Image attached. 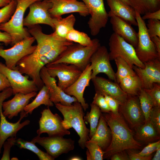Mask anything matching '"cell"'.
Segmentation results:
<instances>
[{"label": "cell", "mask_w": 160, "mask_h": 160, "mask_svg": "<svg viewBox=\"0 0 160 160\" xmlns=\"http://www.w3.org/2000/svg\"><path fill=\"white\" fill-rule=\"evenodd\" d=\"M91 110L87 112L84 116L85 121L89 123L90 126L89 137L90 139L95 133L101 114L99 108L96 105L92 103L90 105Z\"/></svg>", "instance_id": "cell-31"}, {"label": "cell", "mask_w": 160, "mask_h": 160, "mask_svg": "<svg viewBox=\"0 0 160 160\" xmlns=\"http://www.w3.org/2000/svg\"><path fill=\"white\" fill-rule=\"evenodd\" d=\"M118 84L124 92L132 95L138 96L143 89L141 81L137 74L124 78Z\"/></svg>", "instance_id": "cell-29"}, {"label": "cell", "mask_w": 160, "mask_h": 160, "mask_svg": "<svg viewBox=\"0 0 160 160\" xmlns=\"http://www.w3.org/2000/svg\"><path fill=\"white\" fill-rule=\"evenodd\" d=\"M111 137L110 129L101 113L96 131L89 140L96 143L105 151L110 144Z\"/></svg>", "instance_id": "cell-26"}, {"label": "cell", "mask_w": 160, "mask_h": 160, "mask_svg": "<svg viewBox=\"0 0 160 160\" xmlns=\"http://www.w3.org/2000/svg\"><path fill=\"white\" fill-rule=\"evenodd\" d=\"M16 136H12L8 138L7 141H5L3 145L4 150L1 160H10V152L11 148L16 143Z\"/></svg>", "instance_id": "cell-43"}, {"label": "cell", "mask_w": 160, "mask_h": 160, "mask_svg": "<svg viewBox=\"0 0 160 160\" xmlns=\"http://www.w3.org/2000/svg\"><path fill=\"white\" fill-rule=\"evenodd\" d=\"M149 120L160 134V107L154 106L150 113Z\"/></svg>", "instance_id": "cell-42"}, {"label": "cell", "mask_w": 160, "mask_h": 160, "mask_svg": "<svg viewBox=\"0 0 160 160\" xmlns=\"http://www.w3.org/2000/svg\"><path fill=\"white\" fill-rule=\"evenodd\" d=\"M111 160H129L128 155L125 151L115 153L110 157Z\"/></svg>", "instance_id": "cell-48"}, {"label": "cell", "mask_w": 160, "mask_h": 160, "mask_svg": "<svg viewBox=\"0 0 160 160\" xmlns=\"http://www.w3.org/2000/svg\"><path fill=\"white\" fill-rule=\"evenodd\" d=\"M64 63L48 64L45 67L50 76L57 77L58 86L64 91L73 84L80 76L82 71L77 66Z\"/></svg>", "instance_id": "cell-9"}, {"label": "cell", "mask_w": 160, "mask_h": 160, "mask_svg": "<svg viewBox=\"0 0 160 160\" xmlns=\"http://www.w3.org/2000/svg\"><path fill=\"white\" fill-rule=\"evenodd\" d=\"M108 45L111 60L120 57L124 60L132 68L133 65L142 68L144 67V63L137 57L133 46L114 33L109 38Z\"/></svg>", "instance_id": "cell-7"}, {"label": "cell", "mask_w": 160, "mask_h": 160, "mask_svg": "<svg viewBox=\"0 0 160 160\" xmlns=\"http://www.w3.org/2000/svg\"><path fill=\"white\" fill-rule=\"evenodd\" d=\"M131 6L140 15L160 9V0H128Z\"/></svg>", "instance_id": "cell-30"}, {"label": "cell", "mask_w": 160, "mask_h": 160, "mask_svg": "<svg viewBox=\"0 0 160 160\" xmlns=\"http://www.w3.org/2000/svg\"><path fill=\"white\" fill-rule=\"evenodd\" d=\"M42 105L48 107L54 105V103L50 100L49 91L44 85L40 89L34 100L24 108V111L27 114H31L35 109Z\"/></svg>", "instance_id": "cell-28"}, {"label": "cell", "mask_w": 160, "mask_h": 160, "mask_svg": "<svg viewBox=\"0 0 160 160\" xmlns=\"http://www.w3.org/2000/svg\"><path fill=\"white\" fill-rule=\"evenodd\" d=\"M67 41L74 42L84 46H90L93 43V39H91L85 33L73 29L70 31L67 34Z\"/></svg>", "instance_id": "cell-36"}, {"label": "cell", "mask_w": 160, "mask_h": 160, "mask_svg": "<svg viewBox=\"0 0 160 160\" xmlns=\"http://www.w3.org/2000/svg\"><path fill=\"white\" fill-rule=\"evenodd\" d=\"M121 0L124 3H125L126 4L131 6V5L129 1H128V0Z\"/></svg>", "instance_id": "cell-56"}, {"label": "cell", "mask_w": 160, "mask_h": 160, "mask_svg": "<svg viewBox=\"0 0 160 160\" xmlns=\"http://www.w3.org/2000/svg\"><path fill=\"white\" fill-rule=\"evenodd\" d=\"M2 109V105H0V154L5 141L10 137L16 136L18 131L30 122L29 120H27L20 123L22 119L27 116L28 114L24 111L20 112V118L16 122H9L3 115Z\"/></svg>", "instance_id": "cell-22"}, {"label": "cell", "mask_w": 160, "mask_h": 160, "mask_svg": "<svg viewBox=\"0 0 160 160\" xmlns=\"http://www.w3.org/2000/svg\"><path fill=\"white\" fill-rule=\"evenodd\" d=\"M135 15L138 28V42L135 48L137 57L143 63L156 58L160 59V55L148 34L144 20L136 10Z\"/></svg>", "instance_id": "cell-6"}, {"label": "cell", "mask_w": 160, "mask_h": 160, "mask_svg": "<svg viewBox=\"0 0 160 160\" xmlns=\"http://www.w3.org/2000/svg\"><path fill=\"white\" fill-rule=\"evenodd\" d=\"M12 0H0V7H3L8 4Z\"/></svg>", "instance_id": "cell-54"}, {"label": "cell", "mask_w": 160, "mask_h": 160, "mask_svg": "<svg viewBox=\"0 0 160 160\" xmlns=\"http://www.w3.org/2000/svg\"><path fill=\"white\" fill-rule=\"evenodd\" d=\"M49 1L52 4L49 12L53 18L61 17L63 15L73 12H78L84 17L89 14V10L85 4L78 0Z\"/></svg>", "instance_id": "cell-18"}, {"label": "cell", "mask_w": 160, "mask_h": 160, "mask_svg": "<svg viewBox=\"0 0 160 160\" xmlns=\"http://www.w3.org/2000/svg\"><path fill=\"white\" fill-rule=\"evenodd\" d=\"M93 40V44L88 46L78 43L68 46L55 60L49 64L64 63L72 64L83 71L90 63L92 54L101 45L98 39L95 38Z\"/></svg>", "instance_id": "cell-5"}, {"label": "cell", "mask_w": 160, "mask_h": 160, "mask_svg": "<svg viewBox=\"0 0 160 160\" xmlns=\"http://www.w3.org/2000/svg\"><path fill=\"white\" fill-rule=\"evenodd\" d=\"M143 63V68L135 65L132 67L141 81L143 89H150L154 83L160 84V59L156 58Z\"/></svg>", "instance_id": "cell-19"}, {"label": "cell", "mask_w": 160, "mask_h": 160, "mask_svg": "<svg viewBox=\"0 0 160 160\" xmlns=\"http://www.w3.org/2000/svg\"><path fill=\"white\" fill-rule=\"evenodd\" d=\"M76 19L71 14L65 18L61 17L53 18V24L55 31L51 33L53 38L57 40L65 41L68 32L74 29Z\"/></svg>", "instance_id": "cell-25"}, {"label": "cell", "mask_w": 160, "mask_h": 160, "mask_svg": "<svg viewBox=\"0 0 160 160\" xmlns=\"http://www.w3.org/2000/svg\"><path fill=\"white\" fill-rule=\"evenodd\" d=\"M0 72L8 80L14 95L18 93L25 94L39 90L33 80L28 79V76H24L18 70L9 68L1 62Z\"/></svg>", "instance_id": "cell-12"}, {"label": "cell", "mask_w": 160, "mask_h": 160, "mask_svg": "<svg viewBox=\"0 0 160 160\" xmlns=\"http://www.w3.org/2000/svg\"><path fill=\"white\" fill-rule=\"evenodd\" d=\"M55 104L63 116V126L67 130L71 128L74 129L79 137L78 141L79 145L84 149L86 142L90 139V129L86 125L84 110L81 104L77 101L70 106L63 105L60 103Z\"/></svg>", "instance_id": "cell-3"}, {"label": "cell", "mask_w": 160, "mask_h": 160, "mask_svg": "<svg viewBox=\"0 0 160 160\" xmlns=\"http://www.w3.org/2000/svg\"><path fill=\"white\" fill-rule=\"evenodd\" d=\"M41 0H16V9L11 19L0 25V31L7 32L11 37L12 42L10 45L12 46L31 36L28 29L24 27V15L31 4Z\"/></svg>", "instance_id": "cell-4"}, {"label": "cell", "mask_w": 160, "mask_h": 160, "mask_svg": "<svg viewBox=\"0 0 160 160\" xmlns=\"http://www.w3.org/2000/svg\"><path fill=\"white\" fill-rule=\"evenodd\" d=\"M37 95L36 92H33L25 94L20 93L19 103L21 112L24 111V108L28 104L30 99L36 96Z\"/></svg>", "instance_id": "cell-45"}, {"label": "cell", "mask_w": 160, "mask_h": 160, "mask_svg": "<svg viewBox=\"0 0 160 160\" xmlns=\"http://www.w3.org/2000/svg\"><path fill=\"white\" fill-rule=\"evenodd\" d=\"M20 94V93H16L11 99L2 103L3 115L10 119L17 116L21 112L19 103Z\"/></svg>", "instance_id": "cell-32"}, {"label": "cell", "mask_w": 160, "mask_h": 160, "mask_svg": "<svg viewBox=\"0 0 160 160\" xmlns=\"http://www.w3.org/2000/svg\"><path fill=\"white\" fill-rule=\"evenodd\" d=\"M137 96L144 116L145 121H149L150 113L154 106L153 102L148 94L143 89H141Z\"/></svg>", "instance_id": "cell-35"}, {"label": "cell", "mask_w": 160, "mask_h": 160, "mask_svg": "<svg viewBox=\"0 0 160 160\" xmlns=\"http://www.w3.org/2000/svg\"><path fill=\"white\" fill-rule=\"evenodd\" d=\"M87 160H103L105 151L95 142L89 140L85 143Z\"/></svg>", "instance_id": "cell-37"}, {"label": "cell", "mask_w": 160, "mask_h": 160, "mask_svg": "<svg viewBox=\"0 0 160 160\" xmlns=\"http://www.w3.org/2000/svg\"><path fill=\"white\" fill-rule=\"evenodd\" d=\"M127 151L129 160H150L152 159L151 155L148 156H143L139 155L137 153L132 152L130 150H127Z\"/></svg>", "instance_id": "cell-47"}, {"label": "cell", "mask_w": 160, "mask_h": 160, "mask_svg": "<svg viewBox=\"0 0 160 160\" xmlns=\"http://www.w3.org/2000/svg\"><path fill=\"white\" fill-rule=\"evenodd\" d=\"M12 42V38L8 33L0 31V42H3L6 46H7L10 44Z\"/></svg>", "instance_id": "cell-51"}, {"label": "cell", "mask_w": 160, "mask_h": 160, "mask_svg": "<svg viewBox=\"0 0 160 160\" xmlns=\"http://www.w3.org/2000/svg\"><path fill=\"white\" fill-rule=\"evenodd\" d=\"M135 130L137 141L147 143L160 140V134L149 120L145 121Z\"/></svg>", "instance_id": "cell-27"}, {"label": "cell", "mask_w": 160, "mask_h": 160, "mask_svg": "<svg viewBox=\"0 0 160 160\" xmlns=\"http://www.w3.org/2000/svg\"><path fill=\"white\" fill-rule=\"evenodd\" d=\"M52 7V4L49 0L38 1L33 3L28 7V15L24 19V26L28 27L44 24L50 26L54 30L53 18L49 12Z\"/></svg>", "instance_id": "cell-11"}, {"label": "cell", "mask_w": 160, "mask_h": 160, "mask_svg": "<svg viewBox=\"0 0 160 160\" xmlns=\"http://www.w3.org/2000/svg\"><path fill=\"white\" fill-rule=\"evenodd\" d=\"M35 40L33 37L31 36L8 49H3L0 46V57L4 60L6 65L9 68L15 69L17 63L20 60L35 49L36 45H32Z\"/></svg>", "instance_id": "cell-8"}, {"label": "cell", "mask_w": 160, "mask_h": 160, "mask_svg": "<svg viewBox=\"0 0 160 160\" xmlns=\"http://www.w3.org/2000/svg\"><path fill=\"white\" fill-rule=\"evenodd\" d=\"M92 73L91 67L89 63L76 80L64 91L67 95L75 97L81 104L84 111L88 108L89 105L84 97V93L86 87L89 86Z\"/></svg>", "instance_id": "cell-20"}, {"label": "cell", "mask_w": 160, "mask_h": 160, "mask_svg": "<svg viewBox=\"0 0 160 160\" xmlns=\"http://www.w3.org/2000/svg\"><path fill=\"white\" fill-rule=\"evenodd\" d=\"M111 112L115 115L119 114V107L121 103L117 100L109 95H104Z\"/></svg>", "instance_id": "cell-46"}, {"label": "cell", "mask_w": 160, "mask_h": 160, "mask_svg": "<svg viewBox=\"0 0 160 160\" xmlns=\"http://www.w3.org/2000/svg\"><path fill=\"white\" fill-rule=\"evenodd\" d=\"M91 80L95 92L103 95L110 96L118 100L121 104L126 100L128 95L122 90L117 82L97 76Z\"/></svg>", "instance_id": "cell-21"}, {"label": "cell", "mask_w": 160, "mask_h": 160, "mask_svg": "<svg viewBox=\"0 0 160 160\" xmlns=\"http://www.w3.org/2000/svg\"><path fill=\"white\" fill-rule=\"evenodd\" d=\"M143 89L151 98L154 106L160 107V84L154 83L151 88Z\"/></svg>", "instance_id": "cell-39"}, {"label": "cell", "mask_w": 160, "mask_h": 160, "mask_svg": "<svg viewBox=\"0 0 160 160\" xmlns=\"http://www.w3.org/2000/svg\"><path fill=\"white\" fill-rule=\"evenodd\" d=\"M147 31L151 38L156 36L160 37V21L148 19L146 25Z\"/></svg>", "instance_id": "cell-40"}, {"label": "cell", "mask_w": 160, "mask_h": 160, "mask_svg": "<svg viewBox=\"0 0 160 160\" xmlns=\"http://www.w3.org/2000/svg\"><path fill=\"white\" fill-rule=\"evenodd\" d=\"M92 103L98 106L101 112L109 113L111 112L104 96L100 93L95 92Z\"/></svg>", "instance_id": "cell-41"}, {"label": "cell", "mask_w": 160, "mask_h": 160, "mask_svg": "<svg viewBox=\"0 0 160 160\" xmlns=\"http://www.w3.org/2000/svg\"><path fill=\"white\" fill-rule=\"evenodd\" d=\"M110 8L108 14H112L121 18L130 25L137 26L135 10L121 0H106Z\"/></svg>", "instance_id": "cell-24"}, {"label": "cell", "mask_w": 160, "mask_h": 160, "mask_svg": "<svg viewBox=\"0 0 160 160\" xmlns=\"http://www.w3.org/2000/svg\"><path fill=\"white\" fill-rule=\"evenodd\" d=\"M16 143L20 148L26 149L34 153L40 160L55 159L47 152H45L39 149L35 145V143L32 141L29 142L19 138L17 140Z\"/></svg>", "instance_id": "cell-34"}, {"label": "cell", "mask_w": 160, "mask_h": 160, "mask_svg": "<svg viewBox=\"0 0 160 160\" xmlns=\"http://www.w3.org/2000/svg\"><path fill=\"white\" fill-rule=\"evenodd\" d=\"M17 4L16 0H12L8 4L0 9V25L9 20L15 10Z\"/></svg>", "instance_id": "cell-38"}, {"label": "cell", "mask_w": 160, "mask_h": 160, "mask_svg": "<svg viewBox=\"0 0 160 160\" xmlns=\"http://www.w3.org/2000/svg\"><path fill=\"white\" fill-rule=\"evenodd\" d=\"M102 114L112 135L110 144L105 151L103 159L110 157L118 152L141 148V144L135 140L132 130L120 113L115 115L111 112Z\"/></svg>", "instance_id": "cell-2"}, {"label": "cell", "mask_w": 160, "mask_h": 160, "mask_svg": "<svg viewBox=\"0 0 160 160\" xmlns=\"http://www.w3.org/2000/svg\"><path fill=\"white\" fill-rule=\"evenodd\" d=\"M107 48L104 46H100L90 60L92 70V79L99 73H102L105 74L110 80L116 82L115 73L111 64Z\"/></svg>", "instance_id": "cell-16"}, {"label": "cell", "mask_w": 160, "mask_h": 160, "mask_svg": "<svg viewBox=\"0 0 160 160\" xmlns=\"http://www.w3.org/2000/svg\"><path fill=\"white\" fill-rule=\"evenodd\" d=\"M62 121L58 114H53L48 107L41 112L39 121V128L36 132L37 135H40L43 133H47L49 136L62 137L69 135L70 131L63 127Z\"/></svg>", "instance_id": "cell-14"}, {"label": "cell", "mask_w": 160, "mask_h": 160, "mask_svg": "<svg viewBox=\"0 0 160 160\" xmlns=\"http://www.w3.org/2000/svg\"><path fill=\"white\" fill-rule=\"evenodd\" d=\"M28 30L37 42L36 47L31 54L20 60L15 69L31 78L39 89L44 85L40 73L42 68L55 60L73 42L61 41L54 39L51 34L43 33L39 25L28 27Z\"/></svg>", "instance_id": "cell-1"}, {"label": "cell", "mask_w": 160, "mask_h": 160, "mask_svg": "<svg viewBox=\"0 0 160 160\" xmlns=\"http://www.w3.org/2000/svg\"><path fill=\"white\" fill-rule=\"evenodd\" d=\"M40 75L44 85L49 91L50 100L54 104L60 103L63 105L70 106L78 101L75 97L67 95L58 86L55 79L50 76L45 66L41 70Z\"/></svg>", "instance_id": "cell-17"}, {"label": "cell", "mask_w": 160, "mask_h": 160, "mask_svg": "<svg viewBox=\"0 0 160 160\" xmlns=\"http://www.w3.org/2000/svg\"><path fill=\"white\" fill-rule=\"evenodd\" d=\"M81 0L87 7L91 15L87 23L91 34L96 36L101 28L105 27L108 20V14L105 8L104 0Z\"/></svg>", "instance_id": "cell-15"}, {"label": "cell", "mask_w": 160, "mask_h": 160, "mask_svg": "<svg viewBox=\"0 0 160 160\" xmlns=\"http://www.w3.org/2000/svg\"><path fill=\"white\" fill-rule=\"evenodd\" d=\"M156 151L155 154L151 159L152 160H160V148H159Z\"/></svg>", "instance_id": "cell-53"}, {"label": "cell", "mask_w": 160, "mask_h": 160, "mask_svg": "<svg viewBox=\"0 0 160 160\" xmlns=\"http://www.w3.org/2000/svg\"><path fill=\"white\" fill-rule=\"evenodd\" d=\"M151 39L154 43L159 54L160 55V37L156 36Z\"/></svg>", "instance_id": "cell-52"}, {"label": "cell", "mask_w": 160, "mask_h": 160, "mask_svg": "<svg viewBox=\"0 0 160 160\" xmlns=\"http://www.w3.org/2000/svg\"><path fill=\"white\" fill-rule=\"evenodd\" d=\"M159 148H160V140L153 143H149L140 152L137 153L141 156H149L151 155Z\"/></svg>", "instance_id": "cell-44"}, {"label": "cell", "mask_w": 160, "mask_h": 160, "mask_svg": "<svg viewBox=\"0 0 160 160\" xmlns=\"http://www.w3.org/2000/svg\"><path fill=\"white\" fill-rule=\"evenodd\" d=\"M114 60L117 67L115 76L116 82L118 84L124 78L128 76L136 74L133 68L122 58L118 57Z\"/></svg>", "instance_id": "cell-33"}, {"label": "cell", "mask_w": 160, "mask_h": 160, "mask_svg": "<svg viewBox=\"0 0 160 160\" xmlns=\"http://www.w3.org/2000/svg\"><path fill=\"white\" fill-rule=\"evenodd\" d=\"M143 20L153 19L160 20V9L156 11L149 12L144 14L142 17Z\"/></svg>", "instance_id": "cell-50"}, {"label": "cell", "mask_w": 160, "mask_h": 160, "mask_svg": "<svg viewBox=\"0 0 160 160\" xmlns=\"http://www.w3.org/2000/svg\"><path fill=\"white\" fill-rule=\"evenodd\" d=\"M43 147L46 152L54 159L63 153H67L74 148V141L63 137H41L38 135L31 140Z\"/></svg>", "instance_id": "cell-10"}, {"label": "cell", "mask_w": 160, "mask_h": 160, "mask_svg": "<svg viewBox=\"0 0 160 160\" xmlns=\"http://www.w3.org/2000/svg\"><path fill=\"white\" fill-rule=\"evenodd\" d=\"M108 14L114 33L122 38L135 48L138 42V34L131 25L112 14Z\"/></svg>", "instance_id": "cell-23"}, {"label": "cell", "mask_w": 160, "mask_h": 160, "mask_svg": "<svg viewBox=\"0 0 160 160\" xmlns=\"http://www.w3.org/2000/svg\"><path fill=\"white\" fill-rule=\"evenodd\" d=\"M69 160H82V159H81L80 157L77 156H75L73 157H72L70 158Z\"/></svg>", "instance_id": "cell-55"}, {"label": "cell", "mask_w": 160, "mask_h": 160, "mask_svg": "<svg viewBox=\"0 0 160 160\" xmlns=\"http://www.w3.org/2000/svg\"><path fill=\"white\" fill-rule=\"evenodd\" d=\"M119 112L131 128L135 129L145 121L137 96L128 95L125 101L120 105Z\"/></svg>", "instance_id": "cell-13"}, {"label": "cell", "mask_w": 160, "mask_h": 160, "mask_svg": "<svg viewBox=\"0 0 160 160\" xmlns=\"http://www.w3.org/2000/svg\"><path fill=\"white\" fill-rule=\"evenodd\" d=\"M10 87L11 85L7 79L0 72V92Z\"/></svg>", "instance_id": "cell-49"}]
</instances>
